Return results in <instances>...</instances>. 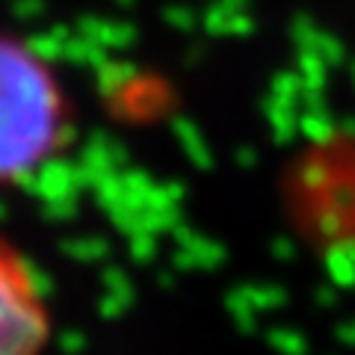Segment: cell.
Here are the masks:
<instances>
[{
	"mask_svg": "<svg viewBox=\"0 0 355 355\" xmlns=\"http://www.w3.org/2000/svg\"><path fill=\"white\" fill-rule=\"evenodd\" d=\"M51 335V302L36 266L0 234V355H42Z\"/></svg>",
	"mask_w": 355,
	"mask_h": 355,
	"instance_id": "2",
	"label": "cell"
},
{
	"mask_svg": "<svg viewBox=\"0 0 355 355\" xmlns=\"http://www.w3.org/2000/svg\"><path fill=\"white\" fill-rule=\"evenodd\" d=\"M69 139V101L24 42L0 36V187H18L53 163Z\"/></svg>",
	"mask_w": 355,
	"mask_h": 355,
	"instance_id": "1",
	"label": "cell"
}]
</instances>
